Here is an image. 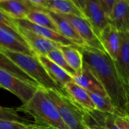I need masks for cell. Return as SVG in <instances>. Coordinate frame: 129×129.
Listing matches in <instances>:
<instances>
[{
    "mask_svg": "<svg viewBox=\"0 0 129 129\" xmlns=\"http://www.w3.org/2000/svg\"><path fill=\"white\" fill-rule=\"evenodd\" d=\"M83 63L101 83L121 115L128 116L129 90L122 82L114 61L106 53L88 46L79 47Z\"/></svg>",
    "mask_w": 129,
    "mask_h": 129,
    "instance_id": "6da1fadb",
    "label": "cell"
},
{
    "mask_svg": "<svg viewBox=\"0 0 129 129\" xmlns=\"http://www.w3.org/2000/svg\"><path fill=\"white\" fill-rule=\"evenodd\" d=\"M16 110L33 117L36 125L52 129H69L61 119L54 103L40 87L26 103Z\"/></svg>",
    "mask_w": 129,
    "mask_h": 129,
    "instance_id": "7a4b0ae2",
    "label": "cell"
},
{
    "mask_svg": "<svg viewBox=\"0 0 129 129\" xmlns=\"http://www.w3.org/2000/svg\"><path fill=\"white\" fill-rule=\"evenodd\" d=\"M0 51L10 58L17 67L30 76L39 85V87L48 90L57 91L63 94L67 95L66 91L60 88L51 79L37 56H33L23 53L0 49Z\"/></svg>",
    "mask_w": 129,
    "mask_h": 129,
    "instance_id": "3957f363",
    "label": "cell"
},
{
    "mask_svg": "<svg viewBox=\"0 0 129 129\" xmlns=\"http://www.w3.org/2000/svg\"><path fill=\"white\" fill-rule=\"evenodd\" d=\"M45 90V89H44ZM50 100L55 105L63 123L69 129H85V111L76 104L68 95L57 91L45 90Z\"/></svg>",
    "mask_w": 129,
    "mask_h": 129,
    "instance_id": "277c9868",
    "label": "cell"
},
{
    "mask_svg": "<svg viewBox=\"0 0 129 129\" xmlns=\"http://www.w3.org/2000/svg\"><path fill=\"white\" fill-rule=\"evenodd\" d=\"M0 87L17 96L23 104L26 103L39 88L23 82L2 70H0Z\"/></svg>",
    "mask_w": 129,
    "mask_h": 129,
    "instance_id": "5b68a950",
    "label": "cell"
},
{
    "mask_svg": "<svg viewBox=\"0 0 129 129\" xmlns=\"http://www.w3.org/2000/svg\"><path fill=\"white\" fill-rule=\"evenodd\" d=\"M61 15L69 21L86 46L105 52L99 37L97 36L92 26L85 17L73 14Z\"/></svg>",
    "mask_w": 129,
    "mask_h": 129,
    "instance_id": "8992f818",
    "label": "cell"
},
{
    "mask_svg": "<svg viewBox=\"0 0 129 129\" xmlns=\"http://www.w3.org/2000/svg\"><path fill=\"white\" fill-rule=\"evenodd\" d=\"M83 15L98 37L101 30L110 23L109 14L101 0H85Z\"/></svg>",
    "mask_w": 129,
    "mask_h": 129,
    "instance_id": "52a82bcc",
    "label": "cell"
},
{
    "mask_svg": "<svg viewBox=\"0 0 129 129\" xmlns=\"http://www.w3.org/2000/svg\"><path fill=\"white\" fill-rule=\"evenodd\" d=\"M114 64L119 79L129 90V32L120 33V46Z\"/></svg>",
    "mask_w": 129,
    "mask_h": 129,
    "instance_id": "ba28073f",
    "label": "cell"
},
{
    "mask_svg": "<svg viewBox=\"0 0 129 129\" xmlns=\"http://www.w3.org/2000/svg\"><path fill=\"white\" fill-rule=\"evenodd\" d=\"M18 28L20 35L36 55L46 56L48 53L61 45L40 36L20 26H18Z\"/></svg>",
    "mask_w": 129,
    "mask_h": 129,
    "instance_id": "9c48e42d",
    "label": "cell"
},
{
    "mask_svg": "<svg viewBox=\"0 0 129 129\" xmlns=\"http://www.w3.org/2000/svg\"><path fill=\"white\" fill-rule=\"evenodd\" d=\"M0 49L37 56L18 34L0 27Z\"/></svg>",
    "mask_w": 129,
    "mask_h": 129,
    "instance_id": "30bf717a",
    "label": "cell"
},
{
    "mask_svg": "<svg viewBox=\"0 0 129 129\" xmlns=\"http://www.w3.org/2000/svg\"><path fill=\"white\" fill-rule=\"evenodd\" d=\"M129 0H116L110 11L109 22L119 32H129Z\"/></svg>",
    "mask_w": 129,
    "mask_h": 129,
    "instance_id": "8fae6325",
    "label": "cell"
},
{
    "mask_svg": "<svg viewBox=\"0 0 129 129\" xmlns=\"http://www.w3.org/2000/svg\"><path fill=\"white\" fill-rule=\"evenodd\" d=\"M99 39L105 52L115 61L120 46V32L109 23L101 30Z\"/></svg>",
    "mask_w": 129,
    "mask_h": 129,
    "instance_id": "7c38bea8",
    "label": "cell"
},
{
    "mask_svg": "<svg viewBox=\"0 0 129 129\" xmlns=\"http://www.w3.org/2000/svg\"><path fill=\"white\" fill-rule=\"evenodd\" d=\"M18 26L26 29L40 36H42L47 39H49L54 42H56L61 45H75L73 43H72L70 41L64 38L63 36H61L59 33L54 31L49 28L43 27L39 25H36L35 23H31L30 21L27 20L26 19H22V20H14Z\"/></svg>",
    "mask_w": 129,
    "mask_h": 129,
    "instance_id": "4fadbf2b",
    "label": "cell"
},
{
    "mask_svg": "<svg viewBox=\"0 0 129 129\" xmlns=\"http://www.w3.org/2000/svg\"><path fill=\"white\" fill-rule=\"evenodd\" d=\"M45 11L48 12V14L54 20L57 26V32L61 36H63L64 38L70 41L72 43H73L76 46H79V47L86 46L84 42L82 41V39L79 37V36L77 34L74 28L72 26V25L63 15L48 11V10H45Z\"/></svg>",
    "mask_w": 129,
    "mask_h": 129,
    "instance_id": "5bb4252c",
    "label": "cell"
},
{
    "mask_svg": "<svg viewBox=\"0 0 129 129\" xmlns=\"http://www.w3.org/2000/svg\"><path fill=\"white\" fill-rule=\"evenodd\" d=\"M69 98L85 111H92L95 110L88 92L75 83L73 81L67 82L63 87Z\"/></svg>",
    "mask_w": 129,
    "mask_h": 129,
    "instance_id": "9a60e30c",
    "label": "cell"
},
{
    "mask_svg": "<svg viewBox=\"0 0 129 129\" xmlns=\"http://www.w3.org/2000/svg\"><path fill=\"white\" fill-rule=\"evenodd\" d=\"M37 57L51 79L57 84V85L60 88L65 91L63 88L64 85L67 82L73 81V78L64 70L52 62L46 56L37 55Z\"/></svg>",
    "mask_w": 129,
    "mask_h": 129,
    "instance_id": "2e32d148",
    "label": "cell"
},
{
    "mask_svg": "<svg viewBox=\"0 0 129 129\" xmlns=\"http://www.w3.org/2000/svg\"><path fill=\"white\" fill-rule=\"evenodd\" d=\"M73 81L88 92L107 94L101 83L84 63L81 72L73 77Z\"/></svg>",
    "mask_w": 129,
    "mask_h": 129,
    "instance_id": "e0dca14e",
    "label": "cell"
},
{
    "mask_svg": "<svg viewBox=\"0 0 129 129\" xmlns=\"http://www.w3.org/2000/svg\"><path fill=\"white\" fill-rule=\"evenodd\" d=\"M0 8L13 20L26 19L32 9L23 0H8L0 3Z\"/></svg>",
    "mask_w": 129,
    "mask_h": 129,
    "instance_id": "ac0fdd59",
    "label": "cell"
},
{
    "mask_svg": "<svg viewBox=\"0 0 129 129\" xmlns=\"http://www.w3.org/2000/svg\"><path fill=\"white\" fill-rule=\"evenodd\" d=\"M42 9L60 14H73L84 17L82 12L70 0H45Z\"/></svg>",
    "mask_w": 129,
    "mask_h": 129,
    "instance_id": "d6986e66",
    "label": "cell"
},
{
    "mask_svg": "<svg viewBox=\"0 0 129 129\" xmlns=\"http://www.w3.org/2000/svg\"><path fill=\"white\" fill-rule=\"evenodd\" d=\"M60 50L63 53L69 66L77 73H80L82 66V55L79 46L76 45H60Z\"/></svg>",
    "mask_w": 129,
    "mask_h": 129,
    "instance_id": "ffe728a7",
    "label": "cell"
},
{
    "mask_svg": "<svg viewBox=\"0 0 129 129\" xmlns=\"http://www.w3.org/2000/svg\"><path fill=\"white\" fill-rule=\"evenodd\" d=\"M0 70H5L11 75L17 77L23 82L39 87L38 84L25 72H23L19 67H17L10 58L0 51Z\"/></svg>",
    "mask_w": 129,
    "mask_h": 129,
    "instance_id": "44dd1931",
    "label": "cell"
},
{
    "mask_svg": "<svg viewBox=\"0 0 129 129\" xmlns=\"http://www.w3.org/2000/svg\"><path fill=\"white\" fill-rule=\"evenodd\" d=\"M88 94L92 103L94 104L96 110L104 113L121 115L120 113L115 107L112 101L110 100V98L107 94H97V93H91V92H88Z\"/></svg>",
    "mask_w": 129,
    "mask_h": 129,
    "instance_id": "7402d4cb",
    "label": "cell"
},
{
    "mask_svg": "<svg viewBox=\"0 0 129 129\" xmlns=\"http://www.w3.org/2000/svg\"><path fill=\"white\" fill-rule=\"evenodd\" d=\"M26 19L33 23L43 27L49 28L54 31L57 32V26L54 20L48 14V12L44 9H31L28 13Z\"/></svg>",
    "mask_w": 129,
    "mask_h": 129,
    "instance_id": "603a6c76",
    "label": "cell"
},
{
    "mask_svg": "<svg viewBox=\"0 0 129 129\" xmlns=\"http://www.w3.org/2000/svg\"><path fill=\"white\" fill-rule=\"evenodd\" d=\"M46 57L49 60H51L52 62L56 63L57 66H59L60 68L64 70L72 78L76 75V73L67 63V60L64 58L63 53L61 52V51L60 50L59 48H55V49L52 50L51 51H50L49 53H48Z\"/></svg>",
    "mask_w": 129,
    "mask_h": 129,
    "instance_id": "cb8c5ba5",
    "label": "cell"
},
{
    "mask_svg": "<svg viewBox=\"0 0 129 129\" xmlns=\"http://www.w3.org/2000/svg\"><path fill=\"white\" fill-rule=\"evenodd\" d=\"M104 113L96 110L92 111H85V122L86 126L91 129H107L104 124Z\"/></svg>",
    "mask_w": 129,
    "mask_h": 129,
    "instance_id": "d4e9b609",
    "label": "cell"
},
{
    "mask_svg": "<svg viewBox=\"0 0 129 129\" xmlns=\"http://www.w3.org/2000/svg\"><path fill=\"white\" fill-rule=\"evenodd\" d=\"M0 119L5 120H11V121H16L22 123L27 124L29 120L21 117L16 109L9 108V107H4L0 106Z\"/></svg>",
    "mask_w": 129,
    "mask_h": 129,
    "instance_id": "484cf974",
    "label": "cell"
},
{
    "mask_svg": "<svg viewBox=\"0 0 129 129\" xmlns=\"http://www.w3.org/2000/svg\"><path fill=\"white\" fill-rule=\"evenodd\" d=\"M0 27H2L4 29H6L8 30H10L13 33L20 35L19 28L15 20L9 17L6 14H5L1 8H0Z\"/></svg>",
    "mask_w": 129,
    "mask_h": 129,
    "instance_id": "4316f807",
    "label": "cell"
},
{
    "mask_svg": "<svg viewBox=\"0 0 129 129\" xmlns=\"http://www.w3.org/2000/svg\"><path fill=\"white\" fill-rule=\"evenodd\" d=\"M30 124L22 123L16 121L0 119V129H27Z\"/></svg>",
    "mask_w": 129,
    "mask_h": 129,
    "instance_id": "83f0119b",
    "label": "cell"
},
{
    "mask_svg": "<svg viewBox=\"0 0 129 129\" xmlns=\"http://www.w3.org/2000/svg\"><path fill=\"white\" fill-rule=\"evenodd\" d=\"M114 122L119 129H129V116L115 115Z\"/></svg>",
    "mask_w": 129,
    "mask_h": 129,
    "instance_id": "f1b7e54d",
    "label": "cell"
},
{
    "mask_svg": "<svg viewBox=\"0 0 129 129\" xmlns=\"http://www.w3.org/2000/svg\"><path fill=\"white\" fill-rule=\"evenodd\" d=\"M114 116L115 115H113V114L104 113V124L107 129H119L117 128V126L115 125Z\"/></svg>",
    "mask_w": 129,
    "mask_h": 129,
    "instance_id": "f546056e",
    "label": "cell"
},
{
    "mask_svg": "<svg viewBox=\"0 0 129 129\" xmlns=\"http://www.w3.org/2000/svg\"><path fill=\"white\" fill-rule=\"evenodd\" d=\"M32 9H42L45 0H23Z\"/></svg>",
    "mask_w": 129,
    "mask_h": 129,
    "instance_id": "4dcf8cb0",
    "label": "cell"
},
{
    "mask_svg": "<svg viewBox=\"0 0 129 129\" xmlns=\"http://www.w3.org/2000/svg\"><path fill=\"white\" fill-rule=\"evenodd\" d=\"M102 2V3L104 4V5L105 6L109 15H110V11L115 3V2L116 0H101Z\"/></svg>",
    "mask_w": 129,
    "mask_h": 129,
    "instance_id": "1f68e13d",
    "label": "cell"
},
{
    "mask_svg": "<svg viewBox=\"0 0 129 129\" xmlns=\"http://www.w3.org/2000/svg\"><path fill=\"white\" fill-rule=\"evenodd\" d=\"M73 4L74 5L79 8L83 14V11H84V8H85V0H70Z\"/></svg>",
    "mask_w": 129,
    "mask_h": 129,
    "instance_id": "d6a6232c",
    "label": "cell"
},
{
    "mask_svg": "<svg viewBox=\"0 0 129 129\" xmlns=\"http://www.w3.org/2000/svg\"><path fill=\"white\" fill-rule=\"evenodd\" d=\"M27 129H52L49 128H46V127H43V126H40L36 124H30L29 127Z\"/></svg>",
    "mask_w": 129,
    "mask_h": 129,
    "instance_id": "836d02e7",
    "label": "cell"
},
{
    "mask_svg": "<svg viewBox=\"0 0 129 129\" xmlns=\"http://www.w3.org/2000/svg\"><path fill=\"white\" fill-rule=\"evenodd\" d=\"M6 1H8V0H0V3L1 2H6Z\"/></svg>",
    "mask_w": 129,
    "mask_h": 129,
    "instance_id": "e575fe53",
    "label": "cell"
},
{
    "mask_svg": "<svg viewBox=\"0 0 129 129\" xmlns=\"http://www.w3.org/2000/svg\"><path fill=\"white\" fill-rule=\"evenodd\" d=\"M85 129H91V128H89V127H88V126H87V127H86V128H85Z\"/></svg>",
    "mask_w": 129,
    "mask_h": 129,
    "instance_id": "d590c367",
    "label": "cell"
}]
</instances>
